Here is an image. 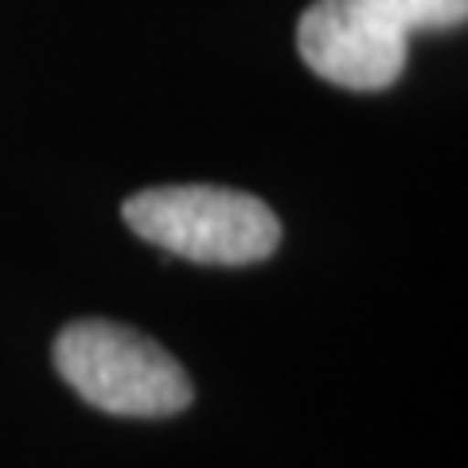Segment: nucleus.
<instances>
[{
  "mask_svg": "<svg viewBox=\"0 0 468 468\" xmlns=\"http://www.w3.org/2000/svg\"><path fill=\"white\" fill-rule=\"evenodd\" d=\"M51 356L70 390L117 418H172L196 399L172 351L113 320L67 324Z\"/></svg>",
  "mask_w": 468,
  "mask_h": 468,
  "instance_id": "nucleus-1",
  "label": "nucleus"
},
{
  "mask_svg": "<svg viewBox=\"0 0 468 468\" xmlns=\"http://www.w3.org/2000/svg\"><path fill=\"white\" fill-rule=\"evenodd\" d=\"M122 215L144 242L203 266H250L282 242V223L258 196L215 184L149 187L129 196Z\"/></svg>",
  "mask_w": 468,
  "mask_h": 468,
  "instance_id": "nucleus-2",
  "label": "nucleus"
},
{
  "mask_svg": "<svg viewBox=\"0 0 468 468\" xmlns=\"http://www.w3.org/2000/svg\"><path fill=\"white\" fill-rule=\"evenodd\" d=\"M297 51L344 90H387L402 79L410 32L387 0H313L297 24Z\"/></svg>",
  "mask_w": 468,
  "mask_h": 468,
  "instance_id": "nucleus-3",
  "label": "nucleus"
},
{
  "mask_svg": "<svg viewBox=\"0 0 468 468\" xmlns=\"http://www.w3.org/2000/svg\"><path fill=\"white\" fill-rule=\"evenodd\" d=\"M387 8L399 16L410 36L449 32V27H461L468 16V0H387Z\"/></svg>",
  "mask_w": 468,
  "mask_h": 468,
  "instance_id": "nucleus-4",
  "label": "nucleus"
}]
</instances>
